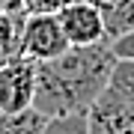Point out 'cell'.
<instances>
[{
  "label": "cell",
  "mask_w": 134,
  "mask_h": 134,
  "mask_svg": "<svg viewBox=\"0 0 134 134\" xmlns=\"http://www.w3.org/2000/svg\"><path fill=\"white\" fill-rule=\"evenodd\" d=\"M0 12H24V0H0Z\"/></svg>",
  "instance_id": "obj_12"
},
{
  "label": "cell",
  "mask_w": 134,
  "mask_h": 134,
  "mask_svg": "<svg viewBox=\"0 0 134 134\" xmlns=\"http://www.w3.org/2000/svg\"><path fill=\"white\" fill-rule=\"evenodd\" d=\"M90 134H134V104L107 86L101 98L86 110Z\"/></svg>",
  "instance_id": "obj_5"
},
{
  "label": "cell",
  "mask_w": 134,
  "mask_h": 134,
  "mask_svg": "<svg viewBox=\"0 0 134 134\" xmlns=\"http://www.w3.org/2000/svg\"><path fill=\"white\" fill-rule=\"evenodd\" d=\"M110 90L134 104V60H116L110 75Z\"/></svg>",
  "instance_id": "obj_8"
},
{
  "label": "cell",
  "mask_w": 134,
  "mask_h": 134,
  "mask_svg": "<svg viewBox=\"0 0 134 134\" xmlns=\"http://www.w3.org/2000/svg\"><path fill=\"white\" fill-rule=\"evenodd\" d=\"M45 125H48V116H42L36 107L15 113V116L0 110V134H42Z\"/></svg>",
  "instance_id": "obj_7"
},
{
  "label": "cell",
  "mask_w": 134,
  "mask_h": 134,
  "mask_svg": "<svg viewBox=\"0 0 134 134\" xmlns=\"http://www.w3.org/2000/svg\"><path fill=\"white\" fill-rule=\"evenodd\" d=\"M110 42H113V54L119 60H134V30L116 36V39H110Z\"/></svg>",
  "instance_id": "obj_11"
},
{
  "label": "cell",
  "mask_w": 134,
  "mask_h": 134,
  "mask_svg": "<svg viewBox=\"0 0 134 134\" xmlns=\"http://www.w3.org/2000/svg\"><path fill=\"white\" fill-rule=\"evenodd\" d=\"M57 18H60V27H63L72 48H86V45H98L104 39H110L104 15L90 0H81V3H72L66 9H60Z\"/></svg>",
  "instance_id": "obj_4"
},
{
  "label": "cell",
  "mask_w": 134,
  "mask_h": 134,
  "mask_svg": "<svg viewBox=\"0 0 134 134\" xmlns=\"http://www.w3.org/2000/svg\"><path fill=\"white\" fill-rule=\"evenodd\" d=\"M36 98V63L18 57L0 66V110L3 113H24L33 107Z\"/></svg>",
  "instance_id": "obj_3"
},
{
  "label": "cell",
  "mask_w": 134,
  "mask_h": 134,
  "mask_svg": "<svg viewBox=\"0 0 134 134\" xmlns=\"http://www.w3.org/2000/svg\"><path fill=\"white\" fill-rule=\"evenodd\" d=\"M42 134H90L86 131V116H57V119H48Z\"/></svg>",
  "instance_id": "obj_9"
},
{
  "label": "cell",
  "mask_w": 134,
  "mask_h": 134,
  "mask_svg": "<svg viewBox=\"0 0 134 134\" xmlns=\"http://www.w3.org/2000/svg\"><path fill=\"white\" fill-rule=\"evenodd\" d=\"M113 42L104 39L86 48H69L48 63H36V98L33 107L48 119L86 116L101 92L110 86L116 66Z\"/></svg>",
  "instance_id": "obj_1"
},
{
  "label": "cell",
  "mask_w": 134,
  "mask_h": 134,
  "mask_svg": "<svg viewBox=\"0 0 134 134\" xmlns=\"http://www.w3.org/2000/svg\"><path fill=\"white\" fill-rule=\"evenodd\" d=\"M72 3H81V0H24V12L27 15H39V12H54L57 15L60 9H66Z\"/></svg>",
  "instance_id": "obj_10"
},
{
  "label": "cell",
  "mask_w": 134,
  "mask_h": 134,
  "mask_svg": "<svg viewBox=\"0 0 134 134\" xmlns=\"http://www.w3.org/2000/svg\"><path fill=\"white\" fill-rule=\"evenodd\" d=\"M69 48L72 45H69V39L60 27V18L54 12L27 15L24 33H21V57H27L33 63H48L60 54H66Z\"/></svg>",
  "instance_id": "obj_2"
},
{
  "label": "cell",
  "mask_w": 134,
  "mask_h": 134,
  "mask_svg": "<svg viewBox=\"0 0 134 134\" xmlns=\"http://www.w3.org/2000/svg\"><path fill=\"white\" fill-rule=\"evenodd\" d=\"M90 3H96L101 9L110 39L134 30V0H90Z\"/></svg>",
  "instance_id": "obj_6"
}]
</instances>
